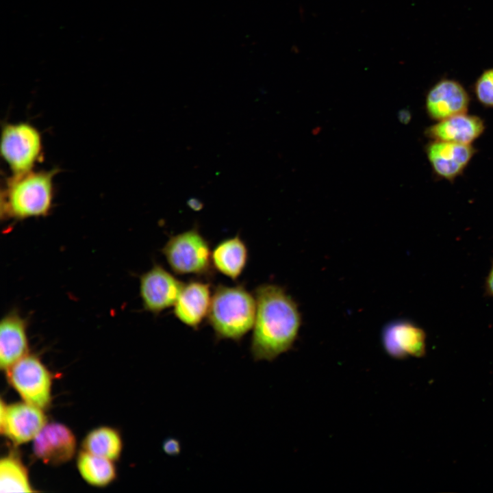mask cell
<instances>
[{"label":"cell","mask_w":493,"mask_h":493,"mask_svg":"<svg viewBox=\"0 0 493 493\" xmlns=\"http://www.w3.org/2000/svg\"><path fill=\"white\" fill-rule=\"evenodd\" d=\"M5 371L9 383L24 401L42 409L49 407L52 375L38 356L28 353Z\"/></svg>","instance_id":"obj_6"},{"label":"cell","mask_w":493,"mask_h":493,"mask_svg":"<svg viewBox=\"0 0 493 493\" xmlns=\"http://www.w3.org/2000/svg\"><path fill=\"white\" fill-rule=\"evenodd\" d=\"M76 444L75 435L68 427L50 422L33 440V452L45 464L60 465L73 457Z\"/></svg>","instance_id":"obj_9"},{"label":"cell","mask_w":493,"mask_h":493,"mask_svg":"<svg viewBox=\"0 0 493 493\" xmlns=\"http://www.w3.org/2000/svg\"><path fill=\"white\" fill-rule=\"evenodd\" d=\"M1 433L14 444L33 440L47 423L43 409L23 402L5 405L1 401Z\"/></svg>","instance_id":"obj_8"},{"label":"cell","mask_w":493,"mask_h":493,"mask_svg":"<svg viewBox=\"0 0 493 493\" xmlns=\"http://www.w3.org/2000/svg\"><path fill=\"white\" fill-rule=\"evenodd\" d=\"M470 97L459 81L453 79H442L428 91L425 108L429 117L440 121L457 114L466 113Z\"/></svg>","instance_id":"obj_11"},{"label":"cell","mask_w":493,"mask_h":493,"mask_svg":"<svg viewBox=\"0 0 493 493\" xmlns=\"http://www.w3.org/2000/svg\"><path fill=\"white\" fill-rule=\"evenodd\" d=\"M255 313V296L244 286L218 284L207 319L217 339L240 341L253 328Z\"/></svg>","instance_id":"obj_3"},{"label":"cell","mask_w":493,"mask_h":493,"mask_svg":"<svg viewBox=\"0 0 493 493\" xmlns=\"http://www.w3.org/2000/svg\"><path fill=\"white\" fill-rule=\"evenodd\" d=\"M58 171L55 168L12 174L1 191V220L21 221L48 216L53 207V180Z\"/></svg>","instance_id":"obj_2"},{"label":"cell","mask_w":493,"mask_h":493,"mask_svg":"<svg viewBox=\"0 0 493 493\" xmlns=\"http://www.w3.org/2000/svg\"><path fill=\"white\" fill-rule=\"evenodd\" d=\"M381 343L385 353L394 359L420 357L426 351V335L416 324L398 320L387 324L381 333Z\"/></svg>","instance_id":"obj_10"},{"label":"cell","mask_w":493,"mask_h":493,"mask_svg":"<svg viewBox=\"0 0 493 493\" xmlns=\"http://www.w3.org/2000/svg\"><path fill=\"white\" fill-rule=\"evenodd\" d=\"M485 290L489 295L493 296V264L486 279Z\"/></svg>","instance_id":"obj_23"},{"label":"cell","mask_w":493,"mask_h":493,"mask_svg":"<svg viewBox=\"0 0 493 493\" xmlns=\"http://www.w3.org/2000/svg\"><path fill=\"white\" fill-rule=\"evenodd\" d=\"M248 249L237 235L220 242L212 251V264L221 274L236 280L242 273L248 260Z\"/></svg>","instance_id":"obj_16"},{"label":"cell","mask_w":493,"mask_h":493,"mask_svg":"<svg viewBox=\"0 0 493 493\" xmlns=\"http://www.w3.org/2000/svg\"><path fill=\"white\" fill-rule=\"evenodd\" d=\"M211 299L210 283L190 281L184 283L173 305V314L184 325L197 329L207 316Z\"/></svg>","instance_id":"obj_14"},{"label":"cell","mask_w":493,"mask_h":493,"mask_svg":"<svg viewBox=\"0 0 493 493\" xmlns=\"http://www.w3.org/2000/svg\"><path fill=\"white\" fill-rule=\"evenodd\" d=\"M187 205L194 211H199L203 207V203L195 197H191L187 201Z\"/></svg>","instance_id":"obj_22"},{"label":"cell","mask_w":493,"mask_h":493,"mask_svg":"<svg viewBox=\"0 0 493 493\" xmlns=\"http://www.w3.org/2000/svg\"><path fill=\"white\" fill-rule=\"evenodd\" d=\"M77 466L81 477L95 487L108 485L116 477L112 460L84 450L81 451L77 455Z\"/></svg>","instance_id":"obj_17"},{"label":"cell","mask_w":493,"mask_h":493,"mask_svg":"<svg viewBox=\"0 0 493 493\" xmlns=\"http://www.w3.org/2000/svg\"><path fill=\"white\" fill-rule=\"evenodd\" d=\"M254 296L256 313L251 352L255 361L271 362L292 348L301 325V315L296 303L282 286L260 285Z\"/></svg>","instance_id":"obj_1"},{"label":"cell","mask_w":493,"mask_h":493,"mask_svg":"<svg viewBox=\"0 0 493 493\" xmlns=\"http://www.w3.org/2000/svg\"><path fill=\"white\" fill-rule=\"evenodd\" d=\"M184 283L155 263L140 277L139 291L144 309L155 315L173 306Z\"/></svg>","instance_id":"obj_7"},{"label":"cell","mask_w":493,"mask_h":493,"mask_svg":"<svg viewBox=\"0 0 493 493\" xmlns=\"http://www.w3.org/2000/svg\"><path fill=\"white\" fill-rule=\"evenodd\" d=\"M483 120L466 113L437 121L428 127L425 134L431 140L471 144L485 130Z\"/></svg>","instance_id":"obj_15"},{"label":"cell","mask_w":493,"mask_h":493,"mask_svg":"<svg viewBox=\"0 0 493 493\" xmlns=\"http://www.w3.org/2000/svg\"><path fill=\"white\" fill-rule=\"evenodd\" d=\"M425 149L434 173L450 181L463 173L476 153L472 144L439 140H431Z\"/></svg>","instance_id":"obj_12"},{"label":"cell","mask_w":493,"mask_h":493,"mask_svg":"<svg viewBox=\"0 0 493 493\" xmlns=\"http://www.w3.org/2000/svg\"><path fill=\"white\" fill-rule=\"evenodd\" d=\"M0 323V366L5 371L29 353L28 321L14 309Z\"/></svg>","instance_id":"obj_13"},{"label":"cell","mask_w":493,"mask_h":493,"mask_svg":"<svg viewBox=\"0 0 493 493\" xmlns=\"http://www.w3.org/2000/svg\"><path fill=\"white\" fill-rule=\"evenodd\" d=\"M171 270L178 275H196L210 277L214 269L209 242L197 227L172 236L163 248Z\"/></svg>","instance_id":"obj_4"},{"label":"cell","mask_w":493,"mask_h":493,"mask_svg":"<svg viewBox=\"0 0 493 493\" xmlns=\"http://www.w3.org/2000/svg\"><path fill=\"white\" fill-rule=\"evenodd\" d=\"M474 93L482 105L493 108V67L479 76L474 85Z\"/></svg>","instance_id":"obj_20"},{"label":"cell","mask_w":493,"mask_h":493,"mask_svg":"<svg viewBox=\"0 0 493 493\" xmlns=\"http://www.w3.org/2000/svg\"><path fill=\"white\" fill-rule=\"evenodd\" d=\"M83 450L112 461L120 457L123 442L118 431L110 427H99L90 431L82 442Z\"/></svg>","instance_id":"obj_18"},{"label":"cell","mask_w":493,"mask_h":493,"mask_svg":"<svg viewBox=\"0 0 493 493\" xmlns=\"http://www.w3.org/2000/svg\"><path fill=\"white\" fill-rule=\"evenodd\" d=\"M163 448L168 454H177L179 451V444L176 440L170 439L164 442Z\"/></svg>","instance_id":"obj_21"},{"label":"cell","mask_w":493,"mask_h":493,"mask_svg":"<svg viewBox=\"0 0 493 493\" xmlns=\"http://www.w3.org/2000/svg\"><path fill=\"white\" fill-rule=\"evenodd\" d=\"M0 492H34L29 481L27 469L16 454L10 453L1 459Z\"/></svg>","instance_id":"obj_19"},{"label":"cell","mask_w":493,"mask_h":493,"mask_svg":"<svg viewBox=\"0 0 493 493\" xmlns=\"http://www.w3.org/2000/svg\"><path fill=\"white\" fill-rule=\"evenodd\" d=\"M1 155L12 174L33 170L42 158V138L28 122L5 123L1 134Z\"/></svg>","instance_id":"obj_5"},{"label":"cell","mask_w":493,"mask_h":493,"mask_svg":"<svg viewBox=\"0 0 493 493\" xmlns=\"http://www.w3.org/2000/svg\"><path fill=\"white\" fill-rule=\"evenodd\" d=\"M398 118L401 123L407 124L411 119V113L407 110H401L399 112Z\"/></svg>","instance_id":"obj_24"}]
</instances>
